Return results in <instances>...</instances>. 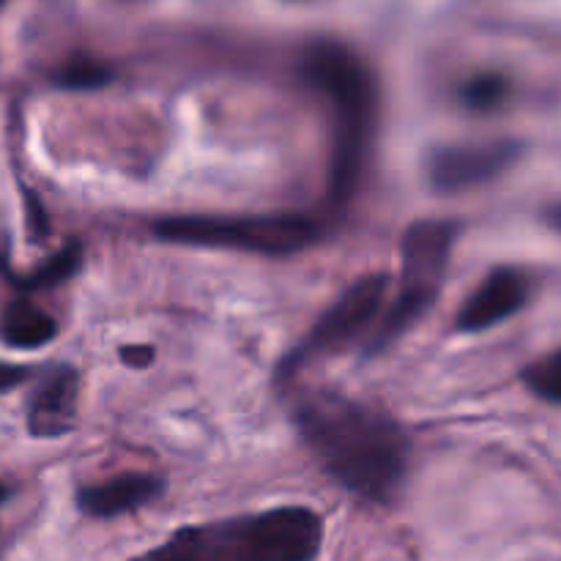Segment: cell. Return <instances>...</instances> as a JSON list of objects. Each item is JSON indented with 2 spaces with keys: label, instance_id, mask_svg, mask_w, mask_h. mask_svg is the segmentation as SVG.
I'll return each mask as SVG.
<instances>
[{
  "label": "cell",
  "instance_id": "8992f818",
  "mask_svg": "<svg viewBox=\"0 0 561 561\" xmlns=\"http://www.w3.org/2000/svg\"><path fill=\"white\" fill-rule=\"evenodd\" d=\"M389 294V277L383 272L365 274L356 283H351L337 299L332 301L327 312L316 321L305 343L299 345L294 356L285 367L301 365L307 359H318V356H329L334 351H343L345 345L359 340L373 329L383 310V301Z\"/></svg>",
  "mask_w": 561,
  "mask_h": 561
},
{
  "label": "cell",
  "instance_id": "6da1fadb",
  "mask_svg": "<svg viewBox=\"0 0 561 561\" xmlns=\"http://www.w3.org/2000/svg\"><path fill=\"white\" fill-rule=\"evenodd\" d=\"M296 425L323 471L354 496L387 504L403 485L411 442L387 411L337 392H307Z\"/></svg>",
  "mask_w": 561,
  "mask_h": 561
},
{
  "label": "cell",
  "instance_id": "5bb4252c",
  "mask_svg": "<svg viewBox=\"0 0 561 561\" xmlns=\"http://www.w3.org/2000/svg\"><path fill=\"white\" fill-rule=\"evenodd\" d=\"M524 383L546 403L561 405V348L526 367Z\"/></svg>",
  "mask_w": 561,
  "mask_h": 561
},
{
  "label": "cell",
  "instance_id": "ffe728a7",
  "mask_svg": "<svg viewBox=\"0 0 561 561\" xmlns=\"http://www.w3.org/2000/svg\"><path fill=\"white\" fill-rule=\"evenodd\" d=\"M0 3H3V0H0Z\"/></svg>",
  "mask_w": 561,
  "mask_h": 561
},
{
  "label": "cell",
  "instance_id": "30bf717a",
  "mask_svg": "<svg viewBox=\"0 0 561 561\" xmlns=\"http://www.w3.org/2000/svg\"><path fill=\"white\" fill-rule=\"evenodd\" d=\"M162 496V480L153 474H121L77 491V510L88 518H118L137 513Z\"/></svg>",
  "mask_w": 561,
  "mask_h": 561
},
{
  "label": "cell",
  "instance_id": "5b68a950",
  "mask_svg": "<svg viewBox=\"0 0 561 561\" xmlns=\"http://www.w3.org/2000/svg\"><path fill=\"white\" fill-rule=\"evenodd\" d=\"M455 236H458V225L449 219H420L409 225L403 247H400L403 272H400L398 296L392 299L387 316L381 318V327L376 329L373 348L392 345L431 310L444 285Z\"/></svg>",
  "mask_w": 561,
  "mask_h": 561
},
{
  "label": "cell",
  "instance_id": "3957f363",
  "mask_svg": "<svg viewBox=\"0 0 561 561\" xmlns=\"http://www.w3.org/2000/svg\"><path fill=\"white\" fill-rule=\"evenodd\" d=\"M301 77L329 104L334 118V153L329 168V203H348L365 173L376 121V82L356 53L332 38L307 44Z\"/></svg>",
  "mask_w": 561,
  "mask_h": 561
},
{
  "label": "cell",
  "instance_id": "2e32d148",
  "mask_svg": "<svg viewBox=\"0 0 561 561\" xmlns=\"http://www.w3.org/2000/svg\"><path fill=\"white\" fill-rule=\"evenodd\" d=\"M153 356H157V351H153V345H124L121 348V362H126L129 367H135V370H142V367H148L153 362Z\"/></svg>",
  "mask_w": 561,
  "mask_h": 561
},
{
  "label": "cell",
  "instance_id": "ac0fdd59",
  "mask_svg": "<svg viewBox=\"0 0 561 561\" xmlns=\"http://www.w3.org/2000/svg\"><path fill=\"white\" fill-rule=\"evenodd\" d=\"M548 222H551L557 230H561V203H559V206H553L551 211H548Z\"/></svg>",
  "mask_w": 561,
  "mask_h": 561
},
{
  "label": "cell",
  "instance_id": "8fae6325",
  "mask_svg": "<svg viewBox=\"0 0 561 561\" xmlns=\"http://www.w3.org/2000/svg\"><path fill=\"white\" fill-rule=\"evenodd\" d=\"M55 334H58L55 318L27 299L9 301L0 316V337L11 348H38L55 340Z\"/></svg>",
  "mask_w": 561,
  "mask_h": 561
},
{
  "label": "cell",
  "instance_id": "9c48e42d",
  "mask_svg": "<svg viewBox=\"0 0 561 561\" xmlns=\"http://www.w3.org/2000/svg\"><path fill=\"white\" fill-rule=\"evenodd\" d=\"M80 409V373L75 367H53L38 381L27 403V431L33 438H60L75 427Z\"/></svg>",
  "mask_w": 561,
  "mask_h": 561
},
{
  "label": "cell",
  "instance_id": "52a82bcc",
  "mask_svg": "<svg viewBox=\"0 0 561 561\" xmlns=\"http://www.w3.org/2000/svg\"><path fill=\"white\" fill-rule=\"evenodd\" d=\"M520 157V146L513 140L480 142V146L436 148L427 157V184L444 195L474 190L499 179Z\"/></svg>",
  "mask_w": 561,
  "mask_h": 561
},
{
  "label": "cell",
  "instance_id": "e0dca14e",
  "mask_svg": "<svg viewBox=\"0 0 561 561\" xmlns=\"http://www.w3.org/2000/svg\"><path fill=\"white\" fill-rule=\"evenodd\" d=\"M25 378H27V367L0 362V394L9 392V389H14V387H20Z\"/></svg>",
  "mask_w": 561,
  "mask_h": 561
},
{
  "label": "cell",
  "instance_id": "9a60e30c",
  "mask_svg": "<svg viewBox=\"0 0 561 561\" xmlns=\"http://www.w3.org/2000/svg\"><path fill=\"white\" fill-rule=\"evenodd\" d=\"M77 266H80V244H69L66 250H60L58 255L49 257L47 263H42L36 272H31L27 277H20L16 283L25 290L47 288V285H58L64 283V279H69L71 274L77 272Z\"/></svg>",
  "mask_w": 561,
  "mask_h": 561
},
{
  "label": "cell",
  "instance_id": "4fadbf2b",
  "mask_svg": "<svg viewBox=\"0 0 561 561\" xmlns=\"http://www.w3.org/2000/svg\"><path fill=\"white\" fill-rule=\"evenodd\" d=\"M115 77V71L110 69L102 60H93L80 55V58H71L55 71L53 82L58 88H69V91H93V88L110 85Z\"/></svg>",
  "mask_w": 561,
  "mask_h": 561
},
{
  "label": "cell",
  "instance_id": "d6986e66",
  "mask_svg": "<svg viewBox=\"0 0 561 561\" xmlns=\"http://www.w3.org/2000/svg\"><path fill=\"white\" fill-rule=\"evenodd\" d=\"M5 496H9V488H5V485H3V482H0V504H3V502H5Z\"/></svg>",
  "mask_w": 561,
  "mask_h": 561
},
{
  "label": "cell",
  "instance_id": "7a4b0ae2",
  "mask_svg": "<svg viewBox=\"0 0 561 561\" xmlns=\"http://www.w3.org/2000/svg\"><path fill=\"white\" fill-rule=\"evenodd\" d=\"M323 518L301 504L184 526L126 561H316Z\"/></svg>",
  "mask_w": 561,
  "mask_h": 561
},
{
  "label": "cell",
  "instance_id": "277c9868",
  "mask_svg": "<svg viewBox=\"0 0 561 561\" xmlns=\"http://www.w3.org/2000/svg\"><path fill=\"white\" fill-rule=\"evenodd\" d=\"M162 241L217 250L255 252L285 257L307 250L321 239V222L305 214H272V217H164L153 225Z\"/></svg>",
  "mask_w": 561,
  "mask_h": 561
},
{
  "label": "cell",
  "instance_id": "7c38bea8",
  "mask_svg": "<svg viewBox=\"0 0 561 561\" xmlns=\"http://www.w3.org/2000/svg\"><path fill=\"white\" fill-rule=\"evenodd\" d=\"M460 102L463 107L474 110V113H491V110L502 107L510 96V80L496 71H485L460 85Z\"/></svg>",
  "mask_w": 561,
  "mask_h": 561
},
{
  "label": "cell",
  "instance_id": "ba28073f",
  "mask_svg": "<svg viewBox=\"0 0 561 561\" xmlns=\"http://www.w3.org/2000/svg\"><path fill=\"white\" fill-rule=\"evenodd\" d=\"M531 283L520 268L502 266L493 268L480 288L463 301V307L455 316L458 332H485L496 323L507 321L515 312H520L529 301Z\"/></svg>",
  "mask_w": 561,
  "mask_h": 561
}]
</instances>
